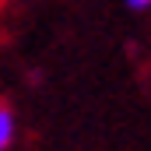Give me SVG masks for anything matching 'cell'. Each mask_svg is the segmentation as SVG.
<instances>
[{"mask_svg": "<svg viewBox=\"0 0 151 151\" xmlns=\"http://www.w3.org/2000/svg\"><path fill=\"white\" fill-rule=\"evenodd\" d=\"M127 4H130V7H148L151 0H127Z\"/></svg>", "mask_w": 151, "mask_h": 151, "instance_id": "7a4b0ae2", "label": "cell"}, {"mask_svg": "<svg viewBox=\"0 0 151 151\" xmlns=\"http://www.w3.org/2000/svg\"><path fill=\"white\" fill-rule=\"evenodd\" d=\"M11 137H14V119H11V113L0 106V151L11 144Z\"/></svg>", "mask_w": 151, "mask_h": 151, "instance_id": "6da1fadb", "label": "cell"}]
</instances>
